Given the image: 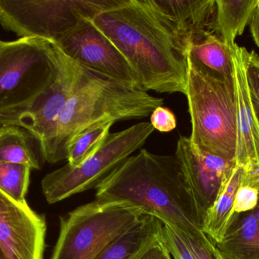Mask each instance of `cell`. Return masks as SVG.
<instances>
[{
    "label": "cell",
    "instance_id": "1f68e13d",
    "mask_svg": "<svg viewBox=\"0 0 259 259\" xmlns=\"http://www.w3.org/2000/svg\"><path fill=\"white\" fill-rule=\"evenodd\" d=\"M0 259H4V257H3V254H2L1 250H0Z\"/></svg>",
    "mask_w": 259,
    "mask_h": 259
},
{
    "label": "cell",
    "instance_id": "603a6c76",
    "mask_svg": "<svg viewBox=\"0 0 259 259\" xmlns=\"http://www.w3.org/2000/svg\"><path fill=\"white\" fill-rule=\"evenodd\" d=\"M173 229L193 259H224L215 243L202 229Z\"/></svg>",
    "mask_w": 259,
    "mask_h": 259
},
{
    "label": "cell",
    "instance_id": "ba28073f",
    "mask_svg": "<svg viewBox=\"0 0 259 259\" xmlns=\"http://www.w3.org/2000/svg\"><path fill=\"white\" fill-rule=\"evenodd\" d=\"M103 0H0V24L20 38L56 43L100 9Z\"/></svg>",
    "mask_w": 259,
    "mask_h": 259
},
{
    "label": "cell",
    "instance_id": "d4e9b609",
    "mask_svg": "<svg viewBox=\"0 0 259 259\" xmlns=\"http://www.w3.org/2000/svg\"><path fill=\"white\" fill-rule=\"evenodd\" d=\"M259 192L256 188L241 184L237 190L234 205V214L254 211L258 205Z\"/></svg>",
    "mask_w": 259,
    "mask_h": 259
},
{
    "label": "cell",
    "instance_id": "8992f818",
    "mask_svg": "<svg viewBox=\"0 0 259 259\" xmlns=\"http://www.w3.org/2000/svg\"><path fill=\"white\" fill-rule=\"evenodd\" d=\"M146 215L122 202L95 199L81 205L60 217V231L50 259H94Z\"/></svg>",
    "mask_w": 259,
    "mask_h": 259
},
{
    "label": "cell",
    "instance_id": "d6986e66",
    "mask_svg": "<svg viewBox=\"0 0 259 259\" xmlns=\"http://www.w3.org/2000/svg\"><path fill=\"white\" fill-rule=\"evenodd\" d=\"M258 0H216L214 31L228 47L235 45L250 22Z\"/></svg>",
    "mask_w": 259,
    "mask_h": 259
},
{
    "label": "cell",
    "instance_id": "ffe728a7",
    "mask_svg": "<svg viewBox=\"0 0 259 259\" xmlns=\"http://www.w3.org/2000/svg\"><path fill=\"white\" fill-rule=\"evenodd\" d=\"M27 130L15 125H3L0 128V162L23 164L39 170L44 161L35 149Z\"/></svg>",
    "mask_w": 259,
    "mask_h": 259
},
{
    "label": "cell",
    "instance_id": "cb8c5ba5",
    "mask_svg": "<svg viewBox=\"0 0 259 259\" xmlns=\"http://www.w3.org/2000/svg\"><path fill=\"white\" fill-rule=\"evenodd\" d=\"M243 56L252 114L259 127V56L243 47Z\"/></svg>",
    "mask_w": 259,
    "mask_h": 259
},
{
    "label": "cell",
    "instance_id": "d6a6232c",
    "mask_svg": "<svg viewBox=\"0 0 259 259\" xmlns=\"http://www.w3.org/2000/svg\"><path fill=\"white\" fill-rule=\"evenodd\" d=\"M3 41H0V47H1L2 45H3Z\"/></svg>",
    "mask_w": 259,
    "mask_h": 259
},
{
    "label": "cell",
    "instance_id": "83f0119b",
    "mask_svg": "<svg viewBox=\"0 0 259 259\" xmlns=\"http://www.w3.org/2000/svg\"><path fill=\"white\" fill-rule=\"evenodd\" d=\"M252 140L255 149V160L251 167L245 169L244 177L242 184L256 188L259 192V127L255 120L252 132Z\"/></svg>",
    "mask_w": 259,
    "mask_h": 259
},
{
    "label": "cell",
    "instance_id": "ac0fdd59",
    "mask_svg": "<svg viewBox=\"0 0 259 259\" xmlns=\"http://www.w3.org/2000/svg\"><path fill=\"white\" fill-rule=\"evenodd\" d=\"M245 168L237 165L223 190L204 219L202 231L214 242L222 241L234 216V205L237 190L244 177Z\"/></svg>",
    "mask_w": 259,
    "mask_h": 259
},
{
    "label": "cell",
    "instance_id": "9c48e42d",
    "mask_svg": "<svg viewBox=\"0 0 259 259\" xmlns=\"http://www.w3.org/2000/svg\"><path fill=\"white\" fill-rule=\"evenodd\" d=\"M83 73V66L62 51L60 71L53 85L32 107L7 124L23 128L37 140L44 161L50 159L59 117Z\"/></svg>",
    "mask_w": 259,
    "mask_h": 259
},
{
    "label": "cell",
    "instance_id": "5bb4252c",
    "mask_svg": "<svg viewBox=\"0 0 259 259\" xmlns=\"http://www.w3.org/2000/svg\"><path fill=\"white\" fill-rule=\"evenodd\" d=\"M234 65V82L237 97V142L236 164L249 168L255 160L252 140L254 117L246 81L243 47L237 44L232 47Z\"/></svg>",
    "mask_w": 259,
    "mask_h": 259
},
{
    "label": "cell",
    "instance_id": "5b68a950",
    "mask_svg": "<svg viewBox=\"0 0 259 259\" xmlns=\"http://www.w3.org/2000/svg\"><path fill=\"white\" fill-rule=\"evenodd\" d=\"M62 51L55 43L19 38L0 47V124L30 109L57 79Z\"/></svg>",
    "mask_w": 259,
    "mask_h": 259
},
{
    "label": "cell",
    "instance_id": "484cf974",
    "mask_svg": "<svg viewBox=\"0 0 259 259\" xmlns=\"http://www.w3.org/2000/svg\"><path fill=\"white\" fill-rule=\"evenodd\" d=\"M163 223V239L174 259H193L175 230L168 224Z\"/></svg>",
    "mask_w": 259,
    "mask_h": 259
},
{
    "label": "cell",
    "instance_id": "f546056e",
    "mask_svg": "<svg viewBox=\"0 0 259 259\" xmlns=\"http://www.w3.org/2000/svg\"><path fill=\"white\" fill-rule=\"evenodd\" d=\"M250 29L252 38L255 41V44L259 47V0L256 8L252 14V18L250 20Z\"/></svg>",
    "mask_w": 259,
    "mask_h": 259
},
{
    "label": "cell",
    "instance_id": "f1b7e54d",
    "mask_svg": "<svg viewBox=\"0 0 259 259\" xmlns=\"http://www.w3.org/2000/svg\"><path fill=\"white\" fill-rule=\"evenodd\" d=\"M139 259H172L171 254L167 249L162 234L144 251Z\"/></svg>",
    "mask_w": 259,
    "mask_h": 259
},
{
    "label": "cell",
    "instance_id": "277c9868",
    "mask_svg": "<svg viewBox=\"0 0 259 259\" xmlns=\"http://www.w3.org/2000/svg\"><path fill=\"white\" fill-rule=\"evenodd\" d=\"M191 120L192 144L204 153L235 161L237 97L234 79L205 72L187 56L186 94Z\"/></svg>",
    "mask_w": 259,
    "mask_h": 259
},
{
    "label": "cell",
    "instance_id": "3957f363",
    "mask_svg": "<svg viewBox=\"0 0 259 259\" xmlns=\"http://www.w3.org/2000/svg\"><path fill=\"white\" fill-rule=\"evenodd\" d=\"M164 100L83 67V76L59 117L48 163L66 160L70 141L88 126L112 120H141Z\"/></svg>",
    "mask_w": 259,
    "mask_h": 259
},
{
    "label": "cell",
    "instance_id": "7402d4cb",
    "mask_svg": "<svg viewBox=\"0 0 259 259\" xmlns=\"http://www.w3.org/2000/svg\"><path fill=\"white\" fill-rule=\"evenodd\" d=\"M31 169L23 164L0 162V191L21 204H26L25 196L30 184Z\"/></svg>",
    "mask_w": 259,
    "mask_h": 259
},
{
    "label": "cell",
    "instance_id": "6da1fadb",
    "mask_svg": "<svg viewBox=\"0 0 259 259\" xmlns=\"http://www.w3.org/2000/svg\"><path fill=\"white\" fill-rule=\"evenodd\" d=\"M90 21L125 58L140 90L186 94L188 50L149 0H103Z\"/></svg>",
    "mask_w": 259,
    "mask_h": 259
},
{
    "label": "cell",
    "instance_id": "30bf717a",
    "mask_svg": "<svg viewBox=\"0 0 259 259\" xmlns=\"http://www.w3.org/2000/svg\"><path fill=\"white\" fill-rule=\"evenodd\" d=\"M55 44L82 66L138 88L135 75L125 58L90 19L82 21Z\"/></svg>",
    "mask_w": 259,
    "mask_h": 259
},
{
    "label": "cell",
    "instance_id": "4fadbf2b",
    "mask_svg": "<svg viewBox=\"0 0 259 259\" xmlns=\"http://www.w3.org/2000/svg\"><path fill=\"white\" fill-rule=\"evenodd\" d=\"M155 13L188 50L207 32L214 31L216 0H149Z\"/></svg>",
    "mask_w": 259,
    "mask_h": 259
},
{
    "label": "cell",
    "instance_id": "52a82bcc",
    "mask_svg": "<svg viewBox=\"0 0 259 259\" xmlns=\"http://www.w3.org/2000/svg\"><path fill=\"white\" fill-rule=\"evenodd\" d=\"M154 130L150 123L144 122L109 134L101 147L78 167L66 164L44 178L41 186L46 200L55 204L97 188L123 161L142 147Z\"/></svg>",
    "mask_w": 259,
    "mask_h": 259
},
{
    "label": "cell",
    "instance_id": "9a60e30c",
    "mask_svg": "<svg viewBox=\"0 0 259 259\" xmlns=\"http://www.w3.org/2000/svg\"><path fill=\"white\" fill-rule=\"evenodd\" d=\"M215 245L224 259H259V222L254 211L234 214Z\"/></svg>",
    "mask_w": 259,
    "mask_h": 259
},
{
    "label": "cell",
    "instance_id": "8fae6325",
    "mask_svg": "<svg viewBox=\"0 0 259 259\" xmlns=\"http://www.w3.org/2000/svg\"><path fill=\"white\" fill-rule=\"evenodd\" d=\"M175 157L203 225L207 212L228 182L236 162L201 152L190 138L183 135L178 138Z\"/></svg>",
    "mask_w": 259,
    "mask_h": 259
},
{
    "label": "cell",
    "instance_id": "4dcf8cb0",
    "mask_svg": "<svg viewBox=\"0 0 259 259\" xmlns=\"http://www.w3.org/2000/svg\"><path fill=\"white\" fill-rule=\"evenodd\" d=\"M254 212H255V216H256L257 219H258L259 222V200L256 208H255V209L254 210Z\"/></svg>",
    "mask_w": 259,
    "mask_h": 259
},
{
    "label": "cell",
    "instance_id": "4316f807",
    "mask_svg": "<svg viewBox=\"0 0 259 259\" xmlns=\"http://www.w3.org/2000/svg\"><path fill=\"white\" fill-rule=\"evenodd\" d=\"M150 116L151 124L159 132H168L176 128V117L169 108L158 106Z\"/></svg>",
    "mask_w": 259,
    "mask_h": 259
},
{
    "label": "cell",
    "instance_id": "7c38bea8",
    "mask_svg": "<svg viewBox=\"0 0 259 259\" xmlns=\"http://www.w3.org/2000/svg\"><path fill=\"white\" fill-rule=\"evenodd\" d=\"M45 216L0 191V250L4 259H44Z\"/></svg>",
    "mask_w": 259,
    "mask_h": 259
},
{
    "label": "cell",
    "instance_id": "44dd1931",
    "mask_svg": "<svg viewBox=\"0 0 259 259\" xmlns=\"http://www.w3.org/2000/svg\"><path fill=\"white\" fill-rule=\"evenodd\" d=\"M115 123L112 120H103L88 126L77 134L67 147V164L71 167H78L94 155L103 145Z\"/></svg>",
    "mask_w": 259,
    "mask_h": 259
},
{
    "label": "cell",
    "instance_id": "2e32d148",
    "mask_svg": "<svg viewBox=\"0 0 259 259\" xmlns=\"http://www.w3.org/2000/svg\"><path fill=\"white\" fill-rule=\"evenodd\" d=\"M232 47H228L214 32H207L190 44L187 56L208 74L231 79L234 78Z\"/></svg>",
    "mask_w": 259,
    "mask_h": 259
},
{
    "label": "cell",
    "instance_id": "e0dca14e",
    "mask_svg": "<svg viewBox=\"0 0 259 259\" xmlns=\"http://www.w3.org/2000/svg\"><path fill=\"white\" fill-rule=\"evenodd\" d=\"M162 231V222L147 214L140 223L109 243L94 259H139L161 237Z\"/></svg>",
    "mask_w": 259,
    "mask_h": 259
},
{
    "label": "cell",
    "instance_id": "7a4b0ae2",
    "mask_svg": "<svg viewBox=\"0 0 259 259\" xmlns=\"http://www.w3.org/2000/svg\"><path fill=\"white\" fill-rule=\"evenodd\" d=\"M96 200L122 202L178 230L202 229V221L175 155L142 149L98 186Z\"/></svg>",
    "mask_w": 259,
    "mask_h": 259
}]
</instances>
